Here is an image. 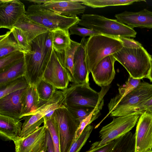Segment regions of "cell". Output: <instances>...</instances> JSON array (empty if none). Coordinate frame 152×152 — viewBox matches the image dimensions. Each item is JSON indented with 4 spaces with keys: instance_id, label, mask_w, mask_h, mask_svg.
I'll return each instance as SVG.
<instances>
[{
    "instance_id": "6da1fadb",
    "label": "cell",
    "mask_w": 152,
    "mask_h": 152,
    "mask_svg": "<svg viewBox=\"0 0 152 152\" xmlns=\"http://www.w3.org/2000/svg\"><path fill=\"white\" fill-rule=\"evenodd\" d=\"M30 44L31 51L24 54L26 72L24 77L30 85L36 86L42 79L53 49L51 32L40 34Z\"/></svg>"
},
{
    "instance_id": "7a4b0ae2",
    "label": "cell",
    "mask_w": 152,
    "mask_h": 152,
    "mask_svg": "<svg viewBox=\"0 0 152 152\" xmlns=\"http://www.w3.org/2000/svg\"><path fill=\"white\" fill-rule=\"evenodd\" d=\"M113 55L116 61L126 69L129 76L137 79L147 78L151 68L152 58L142 46L136 48L123 47Z\"/></svg>"
},
{
    "instance_id": "3957f363",
    "label": "cell",
    "mask_w": 152,
    "mask_h": 152,
    "mask_svg": "<svg viewBox=\"0 0 152 152\" xmlns=\"http://www.w3.org/2000/svg\"><path fill=\"white\" fill-rule=\"evenodd\" d=\"M123 47L122 42L118 38L102 34L89 37L86 40L85 45L89 73L102 59L117 52Z\"/></svg>"
},
{
    "instance_id": "277c9868",
    "label": "cell",
    "mask_w": 152,
    "mask_h": 152,
    "mask_svg": "<svg viewBox=\"0 0 152 152\" xmlns=\"http://www.w3.org/2000/svg\"><path fill=\"white\" fill-rule=\"evenodd\" d=\"M26 15L31 20L50 32L58 29L69 30L71 27L78 24L80 20L77 16L69 17L61 15L42 4L29 6Z\"/></svg>"
},
{
    "instance_id": "5b68a950",
    "label": "cell",
    "mask_w": 152,
    "mask_h": 152,
    "mask_svg": "<svg viewBox=\"0 0 152 152\" xmlns=\"http://www.w3.org/2000/svg\"><path fill=\"white\" fill-rule=\"evenodd\" d=\"M78 25L101 34L116 38L135 37L137 32L131 27L118 21L96 14L83 15Z\"/></svg>"
},
{
    "instance_id": "8992f818",
    "label": "cell",
    "mask_w": 152,
    "mask_h": 152,
    "mask_svg": "<svg viewBox=\"0 0 152 152\" xmlns=\"http://www.w3.org/2000/svg\"><path fill=\"white\" fill-rule=\"evenodd\" d=\"M109 88L110 85L102 87L98 93L89 84L73 83L70 87L62 90L64 97L63 104L66 107L78 106L95 108L104 104L103 97Z\"/></svg>"
},
{
    "instance_id": "52a82bcc",
    "label": "cell",
    "mask_w": 152,
    "mask_h": 152,
    "mask_svg": "<svg viewBox=\"0 0 152 152\" xmlns=\"http://www.w3.org/2000/svg\"><path fill=\"white\" fill-rule=\"evenodd\" d=\"M152 96V84L141 82L134 90L122 98L115 96L112 98L108 104V115L118 117L129 115L137 105Z\"/></svg>"
},
{
    "instance_id": "ba28073f",
    "label": "cell",
    "mask_w": 152,
    "mask_h": 152,
    "mask_svg": "<svg viewBox=\"0 0 152 152\" xmlns=\"http://www.w3.org/2000/svg\"><path fill=\"white\" fill-rule=\"evenodd\" d=\"M140 115L132 113L113 118L111 122L99 131L100 140L99 141L98 146L113 141L130 132L137 123Z\"/></svg>"
},
{
    "instance_id": "9c48e42d",
    "label": "cell",
    "mask_w": 152,
    "mask_h": 152,
    "mask_svg": "<svg viewBox=\"0 0 152 152\" xmlns=\"http://www.w3.org/2000/svg\"><path fill=\"white\" fill-rule=\"evenodd\" d=\"M53 116L58 130L60 152H69L79 125L65 106L56 110Z\"/></svg>"
},
{
    "instance_id": "30bf717a",
    "label": "cell",
    "mask_w": 152,
    "mask_h": 152,
    "mask_svg": "<svg viewBox=\"0 0 152 152\" xmlns=\"http://www.w3.org/2000/svg\"><path fill=\"white\" fill-rule=\"evenodd\" d=\"M42 79L52 85L56 89L61 90L67 88L69 82H71L70 73L62 65L54 50Z\"/></svg>"
},
{
    "instance_id": "8fae6325",
    "label": "cell",
    "mask_w": 152,
    "mask_h": 152,
    "mask_svg": "<svg viewBox=\"0 0 152 152\" xmlns=\"http://www.w3.org/2000/svg\"><path fill=\"white\" fill-rule=\"evenodd\" d=\"M134 135V152H145L152 150V113L145 112L140 115Z\"/></svg>"
},
{
    "instance_id": "7c38bea8",
    "label": "cell",
    "mask_w": 152,
    "mask_h": 152,
    "mask_svg": "<svg viewBox=\"0 0 152 152\" xmlns=\"http://www.w3.org/2000/svg\"><path fill=\"white\" fill-rule=\"evenodd\" d=\"M46 129L40 127L33 133L13 141L15 152H46L47 150Z\"/></svg>"
},
{
    "instance_id": "4fadbf2b",
    "label": "cell",
    "mask_w": 152,
    "mask_h": 152,
    "mask_svg": "<svg viewBox=\"0 0 152 152\" xmlns=\"http://www.w3.org/2000/svg\"><path fill=\"white\" fill-rule=\"evenodd\" d=\"M24 4L18 0H0V28L11 30L26 14Z\"/></svg>"
},
{
    "instance_id": "5bb4252c",
    "label": "cell",
    "mask_w": 152,
    "mask_h": 152,
    "mask_svg": "<svg viewBox=\"0 0 152 152\" xmlns=\"http://www.w3.org/2000/svg\"><path fill=\"white\" fill-rule=\"evenodd\" d=\"M86 40L82 38L74 58L73 75L71 82L75 84H89V75L86 60L85 45Z\"/></svg>"
},
{
    "instance_id": "9a60e30c",
    "label": "cell",
    "mask_w": 152,
    "mask_h": 152,
    "mask_svg": "<svg viewBox=\"0 0 152 152\" xmlns=\"http://www.w3.org/2000/svg\"><path fill=\"white\" fill-rule=\"evenodd\" d=\"M116 61L112 55L104 58L97 64L91 72L97 85L102 87L110 85L115 74L114 64Z\"/></svg>"
},
{
    "instance_id": "2e32d148",
    "label": "cell",
    "mask_w": 152,
    "mask_h": 152,
    "mask_svg": "<svg viewBox=\"0 0 152 152\" xmlns=\"http://www.w3.org/2000/svg\"><path fill=\"white\" fill-rule=\"evenodd\" d=\"M26 88L10 93L0 99V114L20 119L22 98Z\"/></svg>"
},
{
    "instance_id": "e0dca14e",
    "label": "cell",
    "mask_w": 152,
    "mask_h": 152,
    "mask_svg": "<svg viewBox=\"0 0 152 152\" xmlns=\"http://www.w3.org/2000/svg\"><path fill=\"white\" fill-rule=\"evenodd\" d=\"M115 17L119 21L133 28H152V12L146 9L137 12L125 11Z\"/></svg>"
},
{
    "instance_id": "ac0fdd59",
    "label": "cell",
    "mask_w": 152,
    "mask_h": 152,
    "mask_svg": "<svg viewBox=\"0 0 152 152\" xmlns=\"http://www.w3.org/2000/svg\"><path fill=\"white\" fill-rule=\"evenodd\" d=\"M42 5L58 13L69 17L83 14L86 9L80 0H48Z\"/></svg>"
},
{
    "instance_id": "d6986e66",
    "label": "cell",
    "mask_w": 152,
    "mask_h": 152,
    "mask_svg": "<svg viewBox=\"0 0 152 152\" xmlns=\"http://www.w3.org/2000/svg\"><path fill=\"white\" fill-rule=\"evenodd\" d=\"M22 125L20 119L0 114V135L4 140L14 141L18 138Z\"/></svg>"
},
{
    "instance_id": "ffe728a7",
    "label": "cell",
    "mask_w": 152,
    "mask_h": 152,
    "mask_svg": "<svg viewBox=\"0 0 152 152\" xmlns=\"http://www.w3.org/2000/svg\"><path fill=\"white\" fill-rule=\"evenodd\" d=\"M14 27L22 30L29 44L39 35L48 31L45 27L29 19L26 14L19 19Z\"/></svg>"
},
{
    "instance_id": "44dd1931",
    "label": "cell",
    "mask_w": 152,
    "mask_h": 152,
    "mask_svg": "<svg viewBox=\"0 0 152 152\" xmlns=\"http://www.w3.org/2000/svg\"><path fill=\"white\" fill-rule=\"evenodd\" d=\"M39 100L36 86L26 88L22 98V117L32 115L39 108Z\"/></svg>"
},
{
    "instance_id": "7402d4cb",
    "label": "cell",
    "mask_w": 152,
    "mask_h": 152,
    "mask_svg": "<svg viewBox=\"0 0 152 152\" xmlns=\"http://www.w3.org/2000/svg\"><path fill=\"white\" fill-rule=\"evenodd\" d=\"M25 72L24 57L14 64L0 72V86L24 76Z\"/></svg>"
},
{
    "instance_id": "603a6c76",
    "label": "cell",
    "mask_w": 152,
    "mask_h": 152,
    "mask_svg": "<svg viewBox=\"0 0 152 152\" xmlns=\"http://www.w3.org/2000/svg\"><path fill=\"white\" fill-rule=\"evenodd\" d=\"M64 99L63 91L56 90L52 98L39 107L32 115L40 112L44 115V118H50L56 110L64 106L63 104Z\"/></svg>"
},
{
    "instance_id": "cb8c5ba5",
    "label": "cell",
    "mask_w": 152,
    "mask_h": 152,
    "mask_svg": "<svg viewBox=\"0 0 152 152\" xmlns=\"http://www.w3.org/2000/svg\"><path fill=\"white\" fill-rule=\"evenodd\" d=\"M51 33L53 49L56 53H62L71 43V39L69 30L58 29L52 31Z\"/></svg>"
},
{
    "instance_id": "d4e9b609",
    "label": "cell",
    "mask_w": 152,
    "mask_h": 152,
    "mask_svg": "<svg viewBox=\"0 0 152 152\" xmlns=\"http://www.w3.org/2000/svg\"><path fill=\"white\" fill-rule=\"evenodd\" d=\"M44 115L40 112L23 117L24 120L23 124L20 137H25L34 132L44 122Z\"/></svg>"
},
{
    "instance_id": "484cf974",
    "label": "cell",
    "mask_w": 152,
    "mask_h": 152,
    "mask_svg": "<svg viewBox=\"0 0 152 152\" xmlns=\"http://www.w3.org/2000/svg\"><path fill=\"white\" fill-rule=\"evenodd\" d=\"M80 45V43L71 39L70 45L62 53H56L61 63L68 71L71 77L73 75L75 54Z\"/></svg>"
},
{
    "instance_id": "4316f807",
    "label": "cell",
    "mask_w": 152,
    "mask_h": 152,
    "mask_svg": "<svg viewBox=\"0 0 152 152\" xmlns=\"http://www.w3.org/2000/svg\"><path fill=\"white\" fill-rule=\"evenodd\" d=\"M12 30L0 37V58L14 52H23L18 45L14 37L12 38Z\"/></svg>"
},
{
    "instance_id": "83f0119b",
    "label": "cell",
    "mask_w": 152,
    "mask_h": 152,
    "mask_svg": "<svg viewBox=\"0 0 152 152\" xmlns=\"http://www.w3.org/2000/svg\"><path fill=\"white\" fill-rule=\"evenodd\" d=\"M36 86L39 100V108L52 98L56 90L52 85L43 79Z\"/></svg>"
},
{
    "instance_id": "f1b7e54d",
    "label": "cell",
    "mask_w": 152,
    "mask_h": 152,
    "mask_svg": "<svg viewBox=\"0 0 152 152\" xmlns=\"http://www.w3.org/2000/svg\"><path fill=\"white\" fill-rule=\"evenodd\" d=\"M145 1L140 0H83V5L93 8H102L109 6L129 5L137 2Z\"/></svg>"
},
{
    "instance_id": "f546056e",
    "label": "cell",
    "mask_w": 152,
    "mask_h": 152,
    "mask_svg": "<svg viewBox=\"0 0 152 152\" xmlns=\"http://www.w3.org/2000/svg\"><path fill=\"white\" fill-rule=\"evenodd\" d=\"M30 85L24 76L0 86V99L12 93L28 87Z\"/></svg>"
},
{
    "instance_id": "4dcf8cb0",
    "label": "cell",
    "mask_w": 152,
    "mask_h": 152,
    "mask_svg": "<svg viewBox=\"0 0 152 152\" xmlns=\"http://www.w3.org/2000/svg\"><path fill=\"white\" fill-rule=\"evenodd\" d=\"M43 126L50 133L54 145L55 152H60L59 132L53 115L50 118H44Z\"/></svg>"
},
{
    "instance_id": "1f68e13d",
    "label": "cell",
    "mask_w": 152,
    "mask_h": 152,
    "mask_svg": "<svg viewBox=\"0 0 152 152\" xmlns=\"http://www.w3.org/2000/svg\"><path fill=\"white\" fill-rule=\"evenodd\" d=\"M12 34L18 45L24 54L31 51V48L27 39L23 32L20 28L14 27L12 29Z\"/></svg>"
},
{
    "instance_id": "d6a6232c",
    "label": "cell",
    "mask_w": 152,
    "mask_h": 152,
    "mask_svg": "<svg viewBox=\"0 0 152 152\" xmlns=\"http://www.w3.org/2000/svg\"><path fill=\"white\" fill-rule=\"evenodd\" d=\"M93 128V126L88 125L79 137L73 142L69 152H79L89 138Z\"/></svg>"
},
{
    "instance_id": "836d02e7",
    "label": "cell",
    "mask_w": 152,
    "mask_h": 152,
    "mask_svg": "<svg viewBox=\"0 0 152 152\" xmlns=\"http://www.w3.org/2000/svg\"><path fill=\"white\" fill-rule=\"evenodd\" d=\"M80 125L81 122L89 116L95 108L78 106L66 107Z\"/></svg>"
},
{
    "instance_id": "e575fe53",
    "label": "cell",
    "mask_w": 152,
    "mask_h": 152,
    "mask_svg": "<svg viewBox=\"0 0 152 152\" xmlns=\"http://www.w3.org/2000/svg\"><path fill=\"white\" fill-rule=\"evenodd\" d=\"M24 57L23 52L17 51L0 58V72L14 64Z\"/></svg>"
},
{
    "instance_id": "d590c367",
    "label": "cell",
    "mask_w": 152,
    "mask_h": 152,
    "mask_svg": "<svg viewBox=\"0 0 152 152\" xmlns=\"http://www.w3.org/2000/svg\"><path fill=\"white\" fill-rule=\"evenodd\" d=\"M103 105L101 104L95 108L89 116L81 122L77 130L74 141L79 137L84 129L88 125L90 124L98 117L100 115V111L102 108Z\"/></svg>"
},
{
    "instance_id": "8d00e7d4",
    "label": "cell",
    "mask_w": 152,
    "mask_h": 152,
    "mask_svg": "<svg viewBox=\"0 0 152 152\" xmlns=\"http://www.w3.org/2000/svg\"><path fill=\"white\" fill-rule=\"evenodd\" d=\"M140 79H134L129 76L125 84L118 88L119 94L115 96L122 98L136 88L140 83Z\"/></svg>"
},
{
    "instance_id": "74e56055",
    "label": "cell",
    "mask_w": 152,
    "mask_h": 152,
    "mask_svg": "<svg viewBox=\"0 0 152 152\" xmlns=\"http://www.w3.org/2000/svg\"><path fill=\"white\" fill-rule=\"evenodd\" d=\"M69 31L70 35H76L82 37L83 38L101 34L99 32L88 28L79 27L77 24L69 28Z\"/></svg>"
},
{
    "instance_id": "f35d334b",
    "label": "cell",
    "mask_w": 152,
    "mask_h": 152,
    "mask_svg": "<svg viewBox=\"0 0 152 152\" xmlns=\"http://www.w3.org/2000/svg\"><path fill=\"white\" fill-rule=\"evenodd\" d=\"M145 112L152 113V96L137 105L130 111L129 114L138 113L141 114Z\"/></svg>"
},
{
    "instance_id": "ab89813d",
    "label": "cell",
    "mask_w": 152,
    "mask_h": 152,
    "mask_svg": "<svg viewBox=\"0 0 152 152\" xmlns=\"http://www.w3.org/2000/svg\"><path fill=\"white\" fill-rule=\"evenodd\" d=\"M99 141L93 143L90 148L85 152H110L115 145L114 140L100 146H98Z\"/></svg>"
},
{
    "instance_id": "60d3db41",
    "label": "cell",
    "mask_w": 152,
    "mask_h": 152,
    "mask_svg": "<svg viewBox=\"0 0 152 152\" xmlns=\"http://www.w3.org/2000/svg\"><path fill=\"white\" fill-rule=\"evenodd\" d=\"M119 39L122 41L123 47L129 48H136L142 46L139 42L128 37H120Z\"/></svg>"
},
{
    "instance_id": "b9f144b4",
    "label": "cell",
    "mask_w": 152,
    "mask_h": 152,
    "mask_svg": "<svg viewBox=\"0 0 152 152\" xmlns=\"http://www.w3.org/2000/svg\"><path fill=\"white\" fill-rule=\"evenodd\" d=\"M46 132L47 145V152H55L54 145L50 133L47 129Z\"/></svg>"
},
{
    "instance_id": "7bdbcfd3",
    "label": "cell",
    "mask_w": 152,
    "mask_h": 152,
    "mask_svg": "<svg viewBox=\"0 0 152 152\" xmlns=\"http://www.w3.org/2000/svg\"><path fill=\"white\" fill-rule=\"evenodd\" d=\"M48 0H28L27 1L36 4H43L46 2Z\"/></svg>"
},
{
    "instance_id": "ee69618b",
    "label": "cell",
    "mask_w": 152,
    "mask_h": 152,
    "mask_svg": "<svg viewBox=\"0 0 152 152\" xmlns=\"http://www.w3.org/2000/svg\"><path fill=\"white\" fill-rule=\"evenodd\" d=\"M147 78L149 79L151 82H152V63L151 68Z\"/></svg>"
},
{
    "instance_id": "f6af8a7d",
    "label": "cell",
    "mask_w": 152,
    "mask_h": 152,
    "mask_svg": "<svg viewBox=\"0 0 152 152\" xmlns=\"http://www.w3.org/2000/svg\"><path fill=\"white\" fill-rule=\"evenodd\" d=\"M145 152H152V150H149Z\"/></svg>"
},
{
    "instance_id": "bcb514c9",
    "label": "cell",
    "mask_w": 152,
    "mask_h": 152,
    "mask_svg": "<svg viewBox=\"0 0 152 152\" xmlns=\"http://www.w3.org/2000/svg\"><path fill=\"white\" fill-rule=\"evenodd\" d=\"M42 152H45L44 151H43Z\"/></svg>"
}]
</instances>
